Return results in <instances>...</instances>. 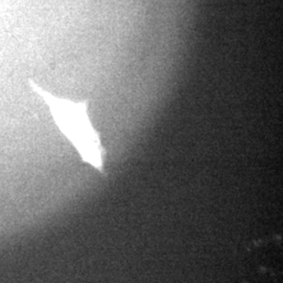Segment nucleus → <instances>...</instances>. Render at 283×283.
Instances as JSON below:
<instances>
[{"label": "nucleus", "mask_w": 283, "mask_h": 283, "mask_svg": "<svg viewBox=\"0 0 283 283\" xmlns=\"http://www.w3.org/2000/svg\"><path fill=\"white\" fill-rule=\"evenodd\" d=\"M30 84L32 89L45 102L56 125L78 150L84 162L103 171L104 151L99 134L90 122L87 102L58 98L33 81Z\"/></svg>", "instance_id": "f257e3e1"}]
</instances>
